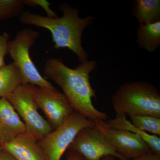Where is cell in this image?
<instances>
[{
    "label": "cell",
    "instance_id": "cell-6",
    "mask_svg": "<svg viewBox=\"0 0 160 160\" xmlns=\"http://www.w3.org/2000/svg\"><path fill=\"white\" fill-rule=\"evenodd\" d=\"M94 126V122L75 110L61 126L39 141L46 160H61L78 133L84 128Z\"/></svg>",
    "mask_w": 160,
    "mask_h": 160
},
{
    "label": "cell",
    "instance_id": "cell-8",
    "mask_svg": "<svg viewBox=\"0 0 160 160\" xmlns=\"http://www.w3.org/2000/svg\"><path fill=\"white\" fill-rule=\"evenodd\" d=\"M69 148L82 156L85 160H100L108 155L120 160H129L119 154L107 142L102 133L95 126L82 129Z\"/></svg>",
    "mask_w": 160,
    "mask_h": 160
},
{
    "label": "cell",
    "instance_id": "cell-13",
    "mask_svg": "<svg viewBox=\"0 0 160 160\" xmlns=\"http://www.w3.org/2000/svg\"><path fill=\"white\" fill-rule=\"evenodd\" d=\"M132 12L140 25L151 24L160 21V0H136Z\"/></svg>",
    "mask_w": 160,
    "mask_h": 160
},
{
    "label": "cell",
    "instance_id": "cell-17",
    "mask_svg": "<svg viewBox=\"0 0 160 160\" xmlns=\"http://www.w3.org/2000/svg\"><path fill=\"white\" fill-rule=\"evenodd\" d=\"M24 5L23 0H0V21L20 16Z\"/></svg>",
    "mask_w": 160,
    "mask_h": 160
},
{
    "label": "cell",
    "instance_id": "cell-12",
    "mask_svg": "<svg viewBox=\"0 0 160 160\" xmlns=\"http://www.w3.org/2000/svg\"><path fill=\"white\" fill-rule=\"evenodd\" d=\"M106 123L112 128L126 130L138 135L146 142L152 152L160 155V137L149 134L139 129L127 120L125 116L117 115L116 117L109 119Z\"/></svg>",
    "mask_w": 160,
    "mask_h": 160
},
{
    "label": "cell",
    "instance_id": "cell-9",
    "mask_svg": "<svg viewBox=\"0 0 160 160\" xmlns=\"http://www.w3.org/2000/svg\"><path fill=\"white\" fill-rule=\"evenodd\" d=\"M107 142L118 153L127 160L139 157L151 151L148 145L138 135L108 126L105 121L94 122Z\"/></svg>",
    "mask_w": 160,
    "mask_h": 160
},
{
    "label": "cell",
    "instance_id": "cell-1",
    "mask_svg": "<svg viewBox=\"0 0 160 160\" xmlns=\"http://www.w3.org/2000/svg\"><path fill=\"white\" fill-rule=\"evenodd\" d=\"M97 66L96 61L88 60L71 69L61 59L51 58L46 61L44 68L45 76L62 88L74 110L93 122L108 119V115L97 109L92 100L95 93L89 76Z\"/></svg>",
    "mask_w": 160,
    "mask_h": 160
},
{
    "label": "cell",
    "instance_id": "cell-10",
    "mask_svg": "<svg viewBox=\"0 0 160 160\" xmlns=\"http://www.w3.org/2000/svg\"><path fill=\"white\" fill-rule=\"evenodd\" d=\"M26 133V126L6 98H0V145Z\"/></svg>",
    "mask_w": 160,
    "mask_h": 160
},
{
    "label": "cell",
    "instance_id": "cell-14",
    "mask_svg": "<svg viewBox=\"0 0 160 160\" xmlns=\"http://www.w3.org/2000/svg\"><path fill=\"white\" fill-rule=\"evenodd\" d=\"M23 85L22 77L13 63L0 68V98H6Z\"/></svg>",
    "mask_w": 160,
    "mask_h": 160
},
{
    "label": "cell",
    "instance_id": "cell-5",
    "mask_svg": "<svg viewBox=\"0 0 160 160\" xmlns=\"http://www.w3.org/2000/svg\"><path fill=\"white\" fill-rule=\"evenodd\" d=\"M6 98L22 118L27 134L39 141L53 130L38 111L30 84L19 86Z\"/></svg>",
    "mask_w": 160,
    "mask_h": 160
},
{
    "label": "cell",
    "instance_id": "cell-2",
    "mask_svg": "<svg viewBox=\"0 0 160 160\" xmlns=\"http://www.w3.org/2000/svg\"><path fill=\"white\" fill-rule=\"evenodd\" d=\"M59 9L63 13L61 18H49L25 11L20 15V20L25 25L48 29L51 32L55 49L67 48L76 55L81 62L87 61L88 54L82 46V34L94 18L92 16L80 18L78 10L67 3L61 5Z\"/></svg>",
    "mask_w": 160,
    "mask_h": 160
},
{
    "label": "cell",
    "instance_id": "cell-3",
    "mask_svg": "<svg viewBox=\"0 0 160 160\" xmlns=\"http://www.w3.org/2000/svg\"><path fill=\"white\" fill-rule=\"evenodd\" d=\"M117 115H149L160 118V93L153 85L144 81L123 84L112 98Z\"/></svg>",
    "mask_w": 160,
    "mask_h": 160
},
{
    "label": "cell",
    "instance_id": "cell-11",
    "mask_svg": "<svg viewBox=\"0 0 160 160\" xmlns=\"http://www.w3.org/2000/svg\"><path fill=\"white\" fill-rule=\"evenodd\" d=\"M1 147L17 160H46L39 141L27 133L20 135Z\"/></svg>",
    "mask_w": 160,
    "mask_h": 160
},
{
    "label": "cell",
    "instance_id": "cell-23",
    "mask_svg": "<svg viewBox=\"0 0 160 160\" xmlns=\"http://www.w3.org/2000/svg\"><path fill=\"white\" fill-rule=\"evenodd\" d=\"M117 159L118 158L112 156L108 155L104 157L100 160H118Z\"/></svg>",
    "mask_w": 160,
    "mask_h": 160
},
{
    "label": "cell",
    "instance_id": "cell-7",
    "mask_svg": "<svg viewBox=\"0 0 160 160\" xmlns=\"http://www.w3.org/2000/svg\"><path fill=\"white\" fill-rule=\"evenodd\" d=\"M31 87L36 103L46 115L53 129L61 126L75 111L66 96L55 87L32 85Z\"/></svg>",
    "mask_w": 160,
    "mask_h": 160
},
{
    "label": "cell",
    "instance_id": "cell-16",
    "mask_svg": "<svg viewBox=\"0 0 160 160\" xmlns=\"http://www.w3.org/2000/svg\"><path fill=\"white\" fill-rule=\"evenodd\" d=\"M133 125L149 134L160 137V118L149 115H130Z\"/></svg>",
    "mask_w": 160,
    "mask_h": 160
},
{
    "label": "cell",
    "instance_id": "cell-15",
    "mask_svg": "<svg viewBox=\"0 0 160 160\" xmlns=\"http://www.w3.org/2000/svg\"><path fill=\"white\" fill-rule=\"evenodd\" d=\"M137 43L141 49L154 52L160 46V21L140 25L138 28Z\"/></svg>",
    "mask_w": 160,
    "mask_h": 160
},
{
    "label": "cell",
    "instance_id": "cell-19",
    "mask_svg": "<svg viewBox=\"0 0 160 160\" xmlns=\"http://www.w3.org/2000/svg\"><path fill=\"white\" fill-rule=\"evenodd\" d=\"M9 34L7 32L0 33V68L6 66L5 58L8 53V43L9 41Z\"/></svg>",
    "mask_w": 160,
    "mask_h": 160
},
{
    "label": "cell",
    "instance_id": "cell-20",
    "mask_svg": "<svg viewBox=\"0 0 160 160\" xmlns=\"http://www.w3.org/2000/svg\"><path fill=\"white\" fill-rule=\"evenodd\" d=\"M129 160H160V155L151 151L139 157Z\"/></svg>",
    "mask_w": 160,
    "mask_h": 160
},
{
    "label": "cell",
    "instance_id": "cell-18",
    "mask_svg": "<svg viewBox=\"0 0 160 160\" xmlns=\"http://www.w3.org/2000/svg\"><path fill=\"white\" fill-rule=\"evenodd\" d=\"M24 5L32 6H41L47 13V17L57 18L58 17L55 12L52 11L49 6L50 3L45 0H23Z\"/></svg>",
    "mask_w": 160,
    "mask_h": 160
},
{
    "label": "cell",
    "instance_id": "cell-22",
    "mask_svg": "<svg viewBox=\"0 0 160 160\" xmlns=\"http://www.w3.org/2000/svg\"><path fill=\"white\" fill-rule=\"evenodd\" d=\"M66 160H85L79 154L73 150L69 149Z\"/></svg>",
    "mask_w": 160,
    "mask_h": 160
},
{
    "label": "cell",
    "instance_id": "cell-24",
    "mask_svg": "<svg viewBox=\"0 0 160 160\" xmlns=\"http://www.w3.org/2000/svg\"><path fill=\"white\" fill-rule=\"evenodd\" d=\"M2 149V147H1V145H0V149Z\"/></svg>",
    "mask_w": 160,
    "mask_h": 160
},
{
    "label": "cell",
    "instance_id": "cell-21",
    "mask_svg": "<svg viewBox=\"0 0 160 160\" xmlns=\"http://www.w3.org/2000/svg\"><path fill=\"white\" fill-rule=\"evenodd\" d=\"M0 160H17L9 152L5 149H0Z\"/></svg>",
    "mask_w": 160,
    "mask_h": 160
},
{
    "label": "cell",
    "instance_id": "cell-4",
    "mask_svg": "<svg viewBox=\"0 0 160 160\" xmlns=\"http://www.w3.org/2000/svg\"><path fill=\"white\" fill-rule=\"evenodd\" d=\"M39 36V32L32 29L20 30L14 39L9 41L8 53L21 71L23 85L53 88L51 83L41 75L30 58V49Z\"/></svg>",
    "mask_w": 160,
    "mask_h": 160
}]
</instances>
